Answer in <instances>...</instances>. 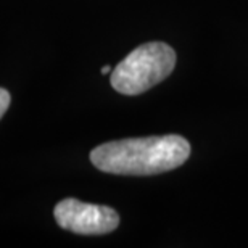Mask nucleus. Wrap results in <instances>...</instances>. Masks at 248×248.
Here are the masks:
<instances>
[{
	"mask_svg": "<svg viewBox=\"0 0 248 248\" xmlns=\"http://www.w3.org/2000/svg\"><path fill=\"white\" fill-rule=\"evenodd\" d=\"M188 156L190 143L176 134L113 140L91 152L97 170L118 176L161 174L182 166Z\"/></svg>",
	"mask_w": 248,
	"mask_h": 248,
	"instance_id": "1",
	"label": "nucleus"
},
{
	"mask_svg": "<svg viewBox=\"0 0 248 248\" xmlns=\"http://www.w3.org/2000/svg\"><path fill=\"white\" fill-rule=\"evenodd\" d=\"M176 66V52L165 42L137 47L111 71V86L123 95H139L160 84Z\"/></svg>",
	"mask_w": 248,
	"mask_h": 248,
	"instance_id": "2",
	"label": "nucleus"
},
{
	"mask_svg": "<svg viewBox=\"0 0 248 248\" xmlns=\"http://www.w3.org/2000/svg\"><path fill=\"white\" fill-rule=\"evenodd\" d=\"M57 224L64 231L81 235L110 234L120 226V215L105 205L84 203L76 198H64L53 210Z\"/></svg>",
	"mask_w": 248,
	"mask_h": 248,
	"instance_id": "3",
	"label": "nucleus"
},
{
	"mask_svg": "<svg viewBox=\"0 0 248 248\" xmlns=\"http://www.w3.org/2000/svg\"><path fill=\"white\" fill-rule=\"evenodd\" d=\"M10 100H12V95H10V92L0 87V120H2V116L5 115V111L8 110Z\"/></svg>",
	"mask_w": 248,
	"mask_h": 248,
	"instance_id": "4",
	"label": "nucleus"
},
{
	"mask_svg": "<svg viewBox=\"0 0 248 248\" xmlns=\"http://www.w3.org/2000/svg\"><path fill=\"white\" fill-rule=\"evenodd\" d=\"M110 73H111V66H108L107 64V66L102 68V74H110Z\"/></svg>",
	"mask_w": 248,
	"mask_h": 248,
	"instance_id": "5",
	"label": "nucleus"
}]
</instances>
